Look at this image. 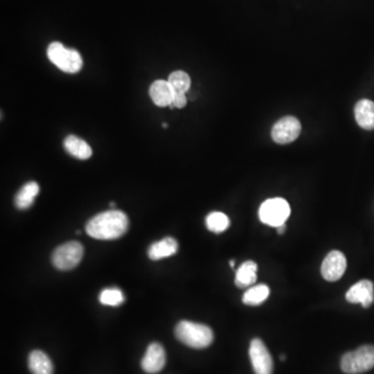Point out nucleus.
<instances>
[{
    "mask_svg": "<svg viewBox=\"0 0 374 374\" xmlns=\"http://www.w3.org/2000/svg\"><path fill=\"white\" fill-rule=\"evenodd\" d=\"M129 227L127 216L119 210H110L97 214L86 226L90 238L99 240H112L123 236Z\"/></svg>",
    "mask_w": 374,
    "mask_h": 374,
    "instance_id": "f257e3e1",
    "label": "nucleus"
},
{
    "mask_svg": "<svg viewBox=\"0 0 374 374\" xmlns=\"http://www.w3.org/2000/svg\"><path fill=\"white\" fill-rule=\"evenodd\" d=\"M177 339L192 349H202L214 342V335L208 325L182 320L176 325Z\"/></svg>",
    "mask_w": 374,
    "mask_h": 374,
    "instance_id": "f03ea898",
    "label": "nucleus"
},
{
    "mask_svg": "<svg viewBox=\"0 0 374 374\" xmlns=\"http://www.w3.org/2000/svg\"><path fill=\"white\" fill-rule=\"evenodd\" d=\"M48 59L59 70L75 74L83 68V62L81 53L75 49H69L59 42H53L48 46Z\"/></svg>",
    "mask_w": 374,
    "mask_h": 374,
    "instance_id": "7ed1b4c3",
    "label": "nucleus"
},
{
    "mask_svg": "<svg viewBox=\"0 0 374 374\" xmlns=\"http://www.w3.org/2000/svg\"><path fill=\"white\" fill-rule=\"evenodd\" d=\"M341 370L346 374H360L374 367V346L363 345L358 349L345 353L341 358Z\"/></svg>",
    "mask_w": 374,
    "mask_h": 374,
    "instance_id": "20e7f679",
    "label": "nucleus"
},
{
    "mask_svg": "<svg viewBox=\"0 0 374 374\" xmlns=\"http://www.w3.org/2000/svg\"><path fill=\"white\" fill-rule=\"evenodd\" d=\"M288 202L282 198L269 199L261 205L259 209V218L265 225L278 228L284 225L290 216Z\"/></svg>",
    "mask_w": 374,
    "mask_h": 374,
    "instance_id": "39448f33",
    "label": "nucleus"
},
{
    "mask_svg": "<svg viewBox=\"0 0 374 374\" xmlns=\"http://www.w3.org/2000/svg\"><path fill=\"white\" fill-rule=\"evenodd\" d=\"M83 257V245L78 241H69L53 252L52 263L59 271H70L81 263Z\"/></svg>",
    "mask_w": 374,
    "mask_h": 374,
    "instance_id": "423d86ee",
    "label": "nucleus"
},
{
    "mask_svg": "<svg viewBox=\"0 0 374 374\" xmlns=\"http://www.w3.org/2000/svg\"><path fill=\"white\" fill-rule=\"evenodd\" d=\"M249 355L255 374H272L274 373V361L262 340L258 338L252 340L250 344Z\"/></svg>",
    "mask_w": 374,
    "mask_h": 374,
    "instance_id": "0eeeda50",
    "label": "nucleus"
},
{
    "mask_svg": "<svg viewBox=\"0 0 374 374\" xmlns=\"http://www.w3.org/2000/svg\"><path fill=\"white\" fill-rule=\"evenodd\" d=\"M302 132L300 122L294 117H285L274 124L271 130V137L276 144L286 145L292 143L300 136Z\"/></svg>",
    "mask_w": 374,
    "mask_h": 374,
    "instance_id": "6e6552de",
    "label": "nucleus"
},
{
    "mask_svg": "<svg viewBox=\"0 0 374 374\" xmlns=\"http://www.w3.org/2000/svg\"><path fill=\"white\" fill-rule=\"evenodd\" d=\"M347 261L340 251H332L327 254L322 265V274L325 280L336 282L340 280L346 271Z\"/></svg>",
    "mask_w": 374,
    "mask_h": 374,
    "instance_id": "1a4fd4ad",
    "label": "nucleus"
},
{
    "mask_svg": "<svg viewBox=\"0 0 374 374\" xmlns=\"http://www.w3.org/2000/svg\"><path fill=\"white\" fill-rule=\"evenodd\" d=\"M165 361L167 356L163 345L153 342L148 346L145 357L141 360V368L149 374L158 373L165 367Z\"/></svg>",
    "mask_w": 374,
    "mask_h": 374,
    "instance_id": "9d476101",
    "label": "nucleus"
},
{
    "mask_svg": "<svg viewBox=\"0 0 374 374\" xmlns=\"http://www.w3.org/2000/svg\"><path fill=\"white\" fill-rule=\"evenodd\" d=\"M346 300L351 304H361L364 308H369L374 302L373 283L369 280H362L346 292Z\"/></svg>",
    "mask_w": 374,
    "mask_h": 374,
    "instance_id": "9b49d317",
    "label": "nucleus"
},
{
    "mask_svg": "<svg viewBox=\"0 0 374 374\" xmlns=\"http://www.w3.org/2000/svg\"><path fill=\"white\" fill-rule=\"evenodd\" d=\"M150 97L159 107L170 106L174 98L175 90L169 81H156L150 86Z\"/></svg>",
    "mask_w": 374,
    "mask_h": 374,
    "instance_id": "f8f14e48",
    "label": "nucleus"
},
{
    "mask_svg": "<svg viewBox=\"0 0 374 374\" xmlns=\"http://www.w3.org/2000/svg\"><path fill=\"white\" fill-rule=\"evenodd\" d=\"M178 242L173 238H165L154 242L148 250V256L151 260H160L175 255L178 252Z\"/></svg>",
    "mask_w": 374,
    "mask_h": 374,
    "instance_id": "ddd939ff",
    "label": "nucleus"
},
{
    "mask_svg": "<svg viewBox=\"0 0 374 374\" xmlns=\"http://www.w3.org/2000/svg\"><path fill=\"white\" fill-rule=\"evenodd\" d=\"M355 116L360 127L365 130L374 129V103L368 99L358 101L355 107Z\"/></svg>",
    "mask_w": 374,
    "mask_h": 374,
    "instance_id": "4468645a",
    "label": "nucleus"
},
{
    "mask_svg": "<svg viewBox=\"0 0 374 374\" xmlns=\"http://www.w3.org/2000/svg\"><path fill=\"white\" fill-rule=\"evenodd\" d=\"M64 147L69 154L74 156L75 158L86 160L92 156V148L90 147L86 141L81 137L69 136L64 141Z\"/></svg>",
    "mask_w": 374,
    "mask_h": 374,
    "instance_id": "2eb2a0df",
    "label": "nucleus"
},
{
    "mask_svg": "<svg viewBox=\"0 0 374 374\" xmlns=\"http://www.w3.org/2000/svg\"><path fill=\"white\" fill-rule=\"evenodd\" d=\"M258 267L254 261H245L238 267L235 276V284L239 288H249L253 286L257 281Z\"/></svg>",
    "mask_w": 374,
    "mask_h": 374,
    "instance_id": "dca6fc26",
    "label": "nucleus"
},
{
    "mask_svg": "<svg viewBox=\"0 0 374 374\" xmlns=\"http://www.w3.org/2000/svg\"><path fill=\"white\" fill-rule=\"evenodd\" d=\"M28 368L33 374H53L54 367L44 351H34L28 357Z\"/></svg>",
    "mask_w": 374,
    "mask_h": 374,
    "instance_id": "f3484780",
    "label": "nucleus"
},
{
    "mask_svg": "<svg viewBox=\"0 0 374 374\" xmlns=\"http://www.w3.org/2000/svg\"><path fill=\"white\" fill-rule=\"evenodd\" d=\"M39 192L40 187L37 182L30 181V182L26 183L17 192L16 197H15V205L20 210L28 209L30 206L34 204Z\"/></svg>",
    "mask_w": 374,
    "mask_h": 374,
    "instance_id": "a211bd4d",
    "label": "nucleus"
},
{
    "mask_svg": "<svg viewBox=\"0 0 374 374\" xmlns=\"http://www.w3.org/2000/svg\"><path fill=\"white\" fill-rule=\"evenodd\" d=\"M269 293H271V290L267 285L259 284L252 286L243 294V304L247 306H259L267 300Z\"/></svg>",
    "mask_w": 374,
    "mask_h": 374,
    "instance_id": "6ab92c4d",
    "label": "nucleus"
},
{
    "mask_svg": "<svg viewBox=\"0 0 374 374\" xmlns=\"http://www.w3.org/2000/svg\"><path fill=\"white\" fill-rule=\"evenodd\" d=\"M229 218L223 212H211L206 218V227L214 233H223L229 228Z\"/></svg>",
    "mask_w": 374,
    "mask_h": 374,
    "instance_id": "aec40b11",
    "label": "nucleus"
},
{
    "mask_svg": "<svg viewBox=\"0 0 374 374\" xmlns=\"http://www.w3.org/2000/svg\"><path fill=\"white\" fill-rule=\"evenodd\" d=\"M99 300L105 306L118 307L123 304L125 296L122 290L119 288H107L103 290L99 296Z\"/></svg>",
    "mask_w": 374,
    "mask_h": 374,
    "instance_id": "412c9836",
    "label": "nucleus"
},
{
    "mask_svg": "<svg viewBox=\"0 0 374 374\" xmlns=\"http://www.w3.org/2000/svg\"><path fill=\"white\" fill-rule=\"evenodd\" d=\"M170 85L175 92L187 93L190 88V77L183 71H175L169 77Z\"/></svg>",
    "mask_w": 374,
    "mask_h": 374,
    "instance_id": "4be33fe9",
    "label": "nucleus"
},
{
    "mask_svg": "<svg viewBox=\"0 0 374 374\" xmlns=\"http://www.w3.org/2000/svg\"><path fill=\"white\" fill-rule=\"evenodd\" d=\"M187 104V98L185 96V93L175 92L174 98H173L172 105L170 108H183Z\"/></svg>",
    "mask_w": 374,
    "mask_h": 374,
    "instance_id": "5701e85b",
    "label": "nucleus"
},
{
    "mask_svg": "<svg viewBox=\"0 0 374 374\" xmlns=\"http://www.w3.org/2000/svg\"><path fill=\"white\" fill-rule=\"evenodd\" d=\"M285 230H286V225H281L279 226L278 228H276V231H278L279 235H282V234H284Z\"/></svg>",
    "mask_w": 374,
    "mask_h": 374,
    "instance_id": "b1692460",
    "label": "nucleus"
},
{
    "mask_svg": "<svg viewBox=\"0 0 374 374\" xmlns=\"http://www.w3.org/2000/svg\"><path fill=\"white\" fill-rule=\"evenodd\" d=\"M230 265H231V267H235V261L232 260L231 262H230Z\"/></svg>",
    "mask_w": 374,
    "mask_h": 374,
    "instance_id": "393cba45",
    "label": "nucleus"
},
{
    "mask_svg": "<svg viewBox=\"0 0 374 374\" xmlns=\"http://www.w3.org/2000/svg\"><path fill=\"white\" fill-rule=\"evenodd\" d=\"M286 360V356L282 355L281 356V361H285Z\"/></svg>",
    "mask_w": 374,
    "mask_h": 374,
    "instance_id": "a878e982",
    "label": "nucleus"
},
{
    "mask_svg": "<svg viewBox=\"0 0 374 374\" xmlns=\"http://www.w3.org/2000/svg\"><path fill=\"white\" fill-rule=\"evenodd\" d=\"M110 207H115V206H116V204H115V203H110Z\"/></svg>",
    "mask_w": 374,
    "mask_h": 374,
    "instance_id": "bb28decb",
    "label": "nucleus"
},
{
    "mask_svg": "<svg viewBox=\"0 0 374 374\" xmlns=\"http://www.w3.org/2000/svg\"><path fill=\"white\" fill-rule=\"evenodd\" d=\"M163 128H167L168 127L167 123L163 124Z\"/></svg>",
    "mask_w": 374,
    "mask_h": 374,
    "instance_id": "cd10ccee",
    "label": "nucleus"
}]
</instances>
